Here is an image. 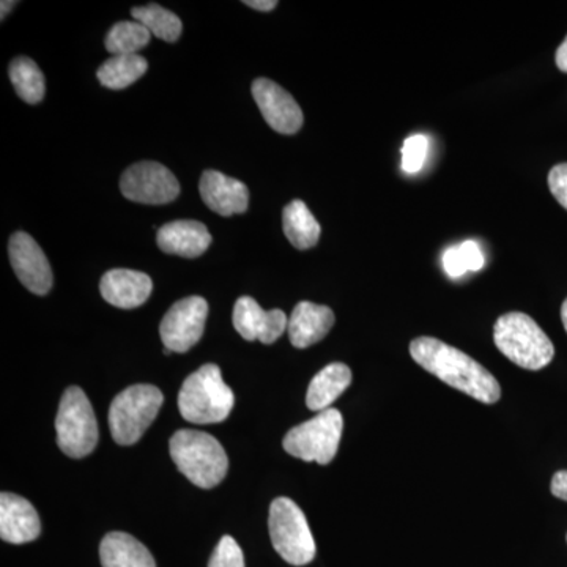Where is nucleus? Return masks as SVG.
Returning a JSON list of instances; mask_svg holds the SVG:
<instances>
[{
    "mask_svg": "<svg viewBox=\"0 0 567 567\" xmlns=\"http://www.w3.org/2000/svg\"><path fill=\"white\" fill-rule=\"evenodd\" d=\"M271 544L279 557L292 566H306L316 558V543L303 511L292 499L279 496L268 517Z\"/></svg>",
    "mask_w": 567,
    "mask_h": 567,
    "instance_id": "6",
    "label": "nucleus"
},
{
    "mask_svg": "<svg viewBox=\"0 0 567 567\" xmlns=\"http://www.w3.org/2000/svg\"><path fill=\"white\" fill-rule=\"evenodd\" d=\"M494 341L507 360L528 371H540L555 357L550 338L524 312L499 317L494 327Z\"/></svg>",
    "mask_w": 567,
    "mask_h": 567,
    "instance_id": "4",
    "label": "nucleus"
},
{
    "mask_svg": "<svg viewBox=\"0 0 567 567\" xmlns=\"http://www.w3.org/2000/svg\"><path fill=\"white\" fill-rule=\"evenodd\" d=\"M334 312L328 306L301 301L295 306L287 327L290 342L297 349H308L322 341L334 327Z\"/></svg>",
    "mask_w": 567,
    "mask_h": 567,
    "instance_id": "17",
    "label": "nucleus"
},
{
    "mask_svg": "<svg viewBox=\"0 0 567 567\" xmlns=\"http://www.w3.org/2000/svg\"><path fill=\"white\" fill-rule=\"evenodd\" d=\"M151 31L141 22L122 21L107 32L104 47L112 55H133L151 43Z\"/></svg>",
    "mask_w": 567,
    "mask_h": 567,
    "instance_id": "25",
    "label": "nucleus"
},
{
    "mask_svg": "<svg viewBox=\"0 0 567 567\" xmlns=\"http://www.w3.org/2000/svg\"><path fill=\"white\" fill-rule=\"evenodd\" d=\"M199 192L205 205L218 215L233 216L248 210L249 192L245 183L218 171H205Z\"/></svg>",
    "mask_w": 567,
    "mask_h": 567,
    "instance_id": "15",
    "label": "nucleus"
},
{
    "mask_svg": "<svg viewBox=\"0 0 567 567\" xmlns=\"http://www.w3.org/2000/svg\"><path fill=\"white\" fill-rule=\"evenodd\" d=\"M163 393L153 385H133L112 401L110 429L112 439L122 446L140 442L163 405Z\"/></svg>",
    "mask_w": 567,
    "mask_h": 567,
    "instance_id": "5",
    "label": "nucleus"
},
{
    "mask_svg": "<svg viewBox=\"0 0 567 567\" xmlns=\"http://www.w3.org/2000/svg\"><path fill=\"white\" fill-rule=\"evenodd\" d=\"M156 244L164 252L196 259L212 245V235L203 223L185 219L164 224L156 234Z\"/></svg>",
    "mask_w": 567,
    "mask_h": 567,
    "instance_id": "18",
    "label": "nucleus"
},
{
    "mask_svg": "<svg viewBox=\"0 0 567 567\" xmlns=\"http://www.w3.org/2000/svg\"><path fill=\"white\" fill-rule=\"evenodd\" d=\"M429 140L424 134L406 137L402 145V171L405 174H417L423 169L427 158Z\"/></svg>",
    "mask_w": 567,
    "mask_h": 567,
    "instance_id": "26",
    "label": "nucleus"
},
{
    "mask_svg": "<svg viewBox=\"0 0 567 567\" xmlns=\"http://www.w3.org/2000/svg\"><path fill=\"white\" fill-rule=\"evenodd\" d=\"M208 317V303L203 297L177 301L164 316L159 334L171 352L185 353L203 338Z\"/></svg>",
    "mask_w": 567,
    "mask_h": 567,
    "instance_id": "10",
    "label": "nucleus"
},
{
    "mask_svg": "<svg viewBox=\"0 0 567 567\" xmlns=\"http://www.w3.org/2000/svg\"><path fill=\"white\" fill-rule=\"evenodd\" d=\"M458 248H461L468 271H480L486 265L484 254L475 241H464V244L458 245Z\"/></svg>",
    "mask_w": 567,
    "mask_h": 567,
    "instance_id": "30",
    "label": "nucleus"
},
{
    "mask_svg": "<svg viewBox=\"0 0 567 567\" xmlns=\"http://www.w3.org/2000/svg\"><path fill=\"white\" fill-rule=\"evenodd\" d=\"M252 96L262 112L265 122L281 134H297L303 126V111L289 92L270 80L252 82Z\"/></svg>",
    "mask_w": 567,
    "mask_h": 567,
    "instance_id": "11",
    "label": "nucleus"
},
{
    "mask_svg": "<svg viewBox=\"0 0 567 567\" xmlns=\"http://www.w3.org/2000/svg\"><path fill=\"white\" fill-rule=\"evenodd\" d=\"M561 320H563V324H565V330L567 333V298H566L565 303H563V306H561Z\"/></svg>",
    "mask_w": 567,
    "mask_h": 567,
    "instance_id": "35",
    "label": "nucleus"
},
{
    "mask_svg": "<svg viewBox=\"0 0 567 567\" xmlns=\"http://www.w3.org/2000/svg\"><path fill=\"white\" fill-rule=\"evenodd\" d=\"M147 69V61L140 54L114 55L100 66L96 76H99L103 87L122 91V89L130 87L140 78L144 76Z\"/></svg>",
    "mask_w": 567,
    "mask_h": 567,
    "instance_id": "22",
    "label": "nucleus"
},
{
    "mask_svg": "<svg viewBox=\"0 0 567 567\" xmlns=\"http://www.w3.org/2000/svg\"><path fill=\"white\" fill-rule=\"evenodd\" d=\"M352 383V371L342 363L328 364L309 383L306 405L312 412H323L334 404Z\"/></svg>",
    "mask_w": 567,
    "mask_h": 567,
    "instance_id": "20",
    "label": "nucleus"
},
{
    "mask_svg": "<svg viewBox=\"0 0 567 567\" xmlns=\"http://www.w3.org/2000/svg\"><path fill=\"white\" fill-rule=\"evenodd\" d=\"M208 567H245L244 551L234 537H221L213 551Z\"/></svg>",
    "mask_w": 567,
    "mask_h": 567,
    "instance_id": "27",
    "label": "nucleus"
},
{
    "mask_svg": "<svg viewBox=\"0 0 567 567\" xmlns=\"http://www.w3.org/2000/svg\"><path fill=\"white\" fill-rule=\"evenodd\" d=\"M244 3L246 7H251V9L259 11H271L278 7L276 0H246Z\"/></svg>",
    "mask_w": 567,
    "mask_h": 567,
    "instance_id": "32",
    "label": "nucleus"
},
{
    "mask_svg": "<svg viewBox=\"0 0 567 567\" xmlns=\"http://www.w3.org/2000/svg\"><path fill=\"white\" fill-rule=\"evenodd\" d=\"M550 491L557 498L567 502V470L555 473L554 480H551Z\"/></svg>",
    "mask_w": 567,
    "mask_h": 567,
    "instance_id": "31",
    "label": "nucleus"
},
{
    "mask_svg": "<svg viewBox=\"0 0 567 567\" xmlns=\"http://www.w3.org/2000/svg\"><path fill=\"white\" fill-rule=\"evenodd\" d=\"M10 80L14 91L25 103L37 104L44 99V92H47L44 76L32 59L24 55L14 59L10 63Z\"/></svg>",
    "mask_w": 567,
    "mask_h": 567,
    "instance_id": "23",
    "label": "nucleus"
},
{
    "mask_svg": "<svg viewBox=\"0 0 567 567\" xmlns=\"http://www.w3.org/2000/svg\"><path fill=\"white\" fill-rule=\"evenodd\" d=\"M17 6V2H7V0H3L2 2V20L6 18L7 13H10V10L13 9V7Z\"/></svg>",
    "mask_w": 567,
    "mask_h": 567,
    "instance_id": "34",
    "label": "nucleus"
},
{
    "mask_svg": "<svg viewBox=\"0 0 567 567\" xmlns=\"http://www.w3.org/2000/svg\"><path fill=\"white\" fill-rule=\"evenodd\" d=\"M134 21L141 22L145 28L167 43H174L181 39L183 24L181 18L173 11L163 9V7L151 3L145 7H134L132 10Z\"/></svg>",
    "mask_w": 567,
    "mask_h": 567,
    "instance_id": "24",
    "label": "nucleus"
},
{
    "mask_svg": "<svg viewBox=\"0 0 567 567\" xmlns=\"http://www.w3.org/2000/svg\"><path fill=\"white\" fill-rule=\"evenodd\" d=\"M443 268H445L446 275L453 279L462 278V276L468 274V268H466L464 256H462L458 245L447 248L445 254H443Z\"/></svg>",
    "mask_w": 567,
    "mask_h": 567,
    "instance_id": "29",
    "label": "nucleus"
},
{
    "mask_svg": "<svg viewBox=\"0 0 567 567\" xmlns=\"http://www.w3.org/2000/svg\"><path fill=\"white\" fill-rule=\"evenodd\" d=\"M410 354L436 379L483 404H495L502 398L498 380L483 364L456 347L423 336L410 344Z\"/></svg>",
    "mask_w": 567,
    "mask_h": 567,
    "instance_id": "1",
    "label": "nucleus"
},
{
    "mask_svg": "<svg viewBox=\"0 0 567 567\" xmlns=\"http://www.w3.org/2000/svg\"><path fill=\"white\" fill-rule=\"evenodd\" d=\"M282 229L287 240L300 251L315 248L322 234L319 221L303 200H292L284 207Z\"/></svg>",
    "mask_w": 567,
    "mask_h": 567,
    "instance_id": "21",
    "label": "nucleus"
},
{
    "mask_svg": "<svg viewBox=\"0 0 567 567\" xmlns=\"http://www.w3.org/2000/svg\"><path fill=\"white\" fill-rule=\"evenodd\" d=\"M41 533V522L35 507L20 495H0V537L6 543H32Z\"/></svg>",
    "mask_w": 567,
    "mask_h": 567,
    "instance_id": "14",
    "label": "nucleus"
},
{
    "mask_svg": "<svg viewBox=\"0 0 567 567\" xmlns=\"http://www.w3.org/2000/svg\"><path fill=\"white\" fill-rule=\"evenodd\" d=\"M171 457L194 486L213 488L226 477L229 458L221 443L205 432H175L169 442Z\"/></svg>",
    "mask_w": 567,
    "mask_h": 567,
    "instance_id": "2",
    "label": "nucleus"
},
{
    "mask_svg": "<svg viewBox=\"0 0 567 567\" xmlns=\"http://www.w3.org/2000/svg\"><path fill=\"white\" fill-rule=\"evenodd\" d=\"M121 192L133 203L164 205L177 199L181 183L163 164L142 162L133 164L123 173Z\"/></svg>",
    "mask_w": 567,
    "mask_h": 567,
    "instance_id": "9",
    "label": "nucleus"
},
{
    "mask_svg": "<svg viewBox=\"0 0 567 567\" xmlns=\"http://www.w3.org/2000/svg\"><path fill=\"white\" fill-rule=\"evenodd\" d=\"M555 62H557V66L559 71L563 73H567V37L557 50V55H555Z\"/></svg>",
    "mask_w": 567,
    "mask_h": 567,
    "instance_id": "33",
    "label": "nucleus"
},
{
    "mask_svg": "<svg viewBox=\"0 0 567 567\" xmlns=\"http://www.w3.org/2000/svg\"><path fill=\"white\" fill-rule=\"evenodd\" d=\"M152 290L151 276L126 268L107 271L100 282V292L104 300L121 309L140 308L148 300Z\"/></svg>",
    "mask_w": 567,
    "mask_h": 567,
    "instance_id": "16",
    "label": "nucleus"
},
{
    "mask_svg": "<svg viewBox=\"0 0 567 567\" xmlns=\"http://www.w3.org/2000/svg\"><path fill=\"white\" fill-rule=\"evenodd\" d=\"M548 188L558 204L567 210V163L551 167L548 173Z\"/></svg>",
    "mask_w": 567,
    "mask_h": 567,
    "instance_id": "28",
    "label": "nucleus"
},
{
    "mask_svg": "<svg viewBox=\"0 0 567 567\" xmlns=\"http://www.w3.org/2000/svg\"><path fill=\"white\" fill-rule=\"evenodd\" d=\"M58 445L71 458L89 456L99 443V424L91 401L80 386L66 388L55 417Z\"/></svg>",
    "mask_w": 567,
    "mask_h": 567,
    "instance_id": "7",
    "label": "nucleus"
},
{
    "mask_svg": "<svg viewBox=\"0 0 567 567\" xmlns=\"http://www.w3.org/2000/svg\"><path fill=\"white\" fill-rule=\"evenodd\" d=\"M235 405L234 391L224 383L221 369L205 364L183 382L178 409L194 424H218L226 421Z\"/></svg>",
    "mask_w": 567,
    "mask_h": 567,
    "instance_id": "3",
    "label": "nucleus"
},
{
    "mask_svg": "<svg viewBox=\"0 0 567 567\" xmlns=\"http://www.w3.org/2000/svg\"><path fill=\"white\" fill-rule=\"evenodd\" d=\"M100 559L103 567H156L148 548L136 537L121 532L103 537Z\"/></svg>",
    "mask_w": 567,
    "mask_h": 567,
    "instance_id": "19",
    "label": "nucleus"
},
{
    "mask_svg": "<svg viewBox=\"0 0 567 567\" xmlns=\"http://www.w3.org/2000/svg\"><path fill=\"white\" fill-rule=\"evenodd\" d=\"M10 262L14 275L32 293L47 295L52 287V270L39 244L25 233H17L10 238Z\"/></svg>",
    "mask_w": 567,
    "mask_h": 567,
    "instance_id": "12",
    "label": "nucleus"
},
{
    "mask_svg": "<svg viewBox=\"0 0 567 567\" xmlns=\"http://www.w3.org/2000/svg\"><path fill=\"white\" fill-rule=\"evenodd\" d=\"M234 327L246 341L274 344L289 327V319L281 309L264 311L251 297L238 298L234 308Z\"/></svg>",
    "mask_w": 567,
    "mask_h": 567,
    "instance_id": "13",
    "label": "nucleus"
},
{
    "mask_svg": "<svg viewBox=\"0 0 567 567\" xmlns=\"http://www.w3.org/2000/svg\"><path fill=\"white\" fill-rule=\"evenodd\" d=\"M344 431V417L336 409H328L306 423L297 425L284 436V450L305 462L328 465L338 454Z\"/></svg>",
    "mask_w": 567,
    "mask_h": 567,
    "instance_id": "8",
    "label": "nucleus"
}]
</instances>
